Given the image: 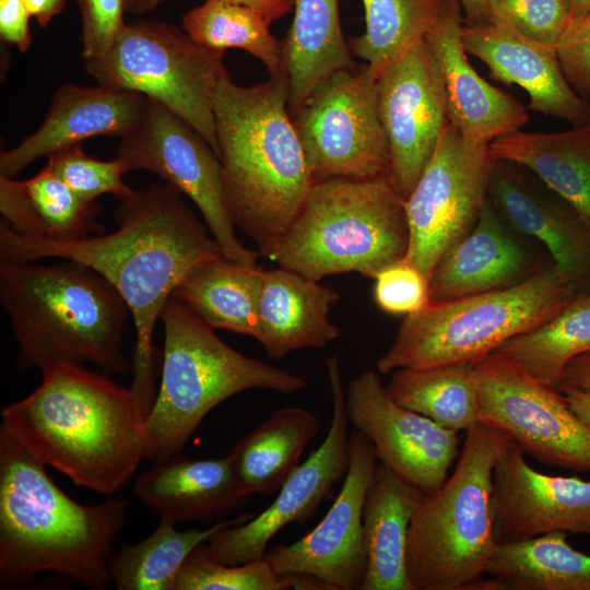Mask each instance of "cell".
I'll use <instances>...</instances> for the list:
<instances>
[{
  "label": "cell",
  "instance_id": "37",
  "mask_svg": "<svg viewBox=\"0 0 590 590\" xmlns=\"http://www.w3.org/2000/svg\"><path fill=\"white\" fill-rule=\"evenodd\" d=\"M589 351L590 298L580 294L554 317L507 340L495 352L556 389L567 364Z\"/></svg>",
  "mask_w": 590,
  "mask_h": 590
},
{
  "label": "cell",
  "instance_id": "10",
  "mask_svg": "<svg viewBox=\"0 0 590 590\" xmlns=\"http://www.w3.org/2000/svg\"><path fill=\"white\" fill-rule=\"evenodd\" d=\"M224 54L197 44L172 24L137 20L126 24L108 54L85 60V70L97 84L163 104L192 126L219 156L213 95L220 80L228 75Z\"/></svg>",
  "mask_w": 590,
  "mask_h": 590
},
{
  "label": "cell",
  "instance_id": "22",
  "mask_svg": "<svg viewBox=\"0 0 590 590\" xmlns=\"http://www.w3.org/2000/svg\"><path fill=\"white\" fill-rule=\"evenodd\" d=\"M461 40L467 54L486 64L492 79L523 88L530 109L573 127L590 125V105L568 84L554 46L491 22L464 21Z\"/></svg>",
  "mask_w": 590,
  "mask_h": 590
},
{
  "label": "cell",
  "instance_id": "44",
  "mask_svg": "<svg viewBox=\"0 0 590 590\" xmlns=\"http://www.w3.org/2000/svg\"><path fill=\"white\" fill-rule=\"evenodd\" d=\"M555 50L568 84L590 105V13L570 20Z\"/></svg>",
  "mask_w": 590,
  "mask_h": 590
},
{
  "label": "cell",
  "instance_id": "29",
  "mask_svg": "<svg viewBox=\"0 0 590 590\" xmlns=\"http://www.w3.org/2000/svg\"><path fill=\"white\" fill-rule=\"evenodd\" d=\"M494 161L535 174L590 226V125L560 132L515 131L489 144Z\"/></svg>",
  "mask_w": 590,
  "mask_h": 590
},
{
  "label": "cell",
  "instance_id": "40",
  "mask_svg": "<svg viewBox=\"0 0 590 590\" xmlns=\"http://www.w3.org/2000/svg\"><path fill=\"white\" fill-rule=\"evenodd\" d=\"M47 158L45 167L87 202H95L106 193L121 199L133 191L122 179L130 170L119 157L111 161L97 160L85 154L80 144H75L58 150Z\"/></svg>",
  "mask_w": 590,
  "mask_h": 590
},
{
  "label": "cell",
  "instance_id": "19",
  "mask_svg": "<svg viewBox=\"0 0 590 590\" xmlns=\"http://www.w3.org/2000/svg\"><path fill=\"white\" fill-rule=\"evenodd\" d=\"M491 507L497 545L554 531L590 538V481L536 471L511 440L494 467Z\"/></svg>",
  "mask_w": 590,
  "mask_h": 590
},
{
  "label": "cell",
  "instance_id": "43",
  "mask_svg": "<svg viewBox=\"0 0 590 590\" xmlns=\"http://www.w3.org/2000/svg\"><path fill=\"white\" fill-rule=\"evenodd\" d=\"M81 12V43L84 60L108 54L121 36L126 24L125 0H78Z\"/></svg>",
  "mask_w": 590,
  "mask_h": 590
},
{
  "label": "cell",
  "instance_id": "8",
  "mask_svg": "<svg viewBox=\"0 0 590 590\" xmlns=\"http://www.w3.org/2000/svg\"><path fill=\"white\" fill-rule=\"evenodd\" d=\"M582 293L552 263L507 287L427 303L403 318L377 361L378 373L475 363L551 319Z\"/></svg>",
  "mask_w": 590,
  "mask_h": 590
},
{
  "label": "cell",
  "instance_id": "12",
  "mask_svg": "<svg viewBox=\"0 0 590 590\" xmlns=\"http://www.w3.org/2000/svg\"><path fill=\"white\" fill-rule=\"evenodd\" d=\"M489 145L470 143L449 122L404 199L409 247L402 261L429 282L441 257L474 226L488 199Z\"/></svg>",
  "mask_w": 590,
  "mask_h": 590
},
{
  "label": "cell",
  "instance_id": "26",
  "mask_svg": "<svg viewBox=\"0 0 590 590\" xmlns=\"http://www.w3.org/2000/svg\"><path fill=\"white\" fill-rule=\"evenodd\" d=\"M528 269L527 253L507 234L487 199L473 228L437 263L428 282V303L507 287Z\"/></svg>",
  "mask_w": 590,
  "mask_h": 590
},
{
  "label": "cell",
  "instance_id": "14",
  "mask_svg": "<svg viewBox=\"0 0 590 590\" xmlns=\"http://www.w3.org/2000/svg\"><path fill=\"white\" fill-rule=\"evenodd\" d=\"M120 139L117 157L130 172L144 169L162 177L198 208L225 258L257 264L259 253L237 238L225 208L220 157L192 126L148 98L140 123Z\"/></svg>",
  "mask_w": 590,
  "mask_h": 590
},
{
  "label": "cell",
  "instance_id": "16",
  "mask_svg": "<svg viewBox=\"0 0 590 590\" xmlns=\"http://www.w3.org/2000/svg\"><path fill=\"white\" fill-rule=\"evenodd\" d=\"M390 154L389 179L405 199L450 122L441 69L424 39L377 80Z\"/></svg>",
  "mask_w": 590,
  "mask_h": 590
},
{
  "label": "cell",
  "instance_id": "21",
  "mask_svg": "<svg viewBox=\"0 0 590 590\" xmlns=\"http://www.w3.org/2000/svg\"><path fill=\"white\" fill-rule=\"evenodd\" d=\"M463 23L459 0H446L425 40L444 75L450 122L470 143L489 145L520 130L529 114L516 97L488 83L471 66L461 40Z\"/></svg>",
  "mask_w": 590,
  "mask_h": 590
},
{
  "label": "cell",
  "instance_id": "23",
  "mask_svg": "<svg viewBox=\"0 0 590 590\" xmlns=\"http://www.w3.org/2000/svg\"><path fill=\"white\" fill-rule=\"evenodd\" d=\"M134 495L174 524L226 516L248 498L227 457L193 459L181 452L153 461L138 475Z\"/></svg>",
  "mask_w": 590,
  "mask_h": 590
},
{
  "label": "cell",
  "instance_id": "30",
  "mask_svg": "<svg viewBox=\"0 0 590 590\" xmlns=\"http://www.w3.org/2000/svg\"><path fill=\"white\" fill-rule=\"evenodd\" d=\"M293 10L282 42L290 114L322 80L342 69L354 70L355 64L342 34L339 0H294Z\"/></svg>",
  "mask_w": 590,
  "mask_h": 590
},
{
  "label": "cell",
  "instance_id": "6",
  "mask_svg": "<svg viewBox=\"0 0 590 590\" xmlns=\"http://www.w3.org/2000/svg\"><path fill=\"white\" fill-rule=\"evenodd\" d=\"M161 319L162 380L144 420L148 460L181 452L203 418L235 394L251 389L293 394L306 386L303 377L227 345L174 294Z\"/></svg>",
  "mask_w": 590,
  "mask_h": 590
},
{
  "label": "cell",
  "instance_id": "15",
  "mask_svg": "<svg viewBox=\"0 0 590 590\" xmlns=\"http://www.w3.org/2000/svg\"><path fill=\"white\" fill-rule=\"evenodd\" d=\"M332 400V415L323 441L300 463L279 488L272 504L240 524L215 532L206 542L209 556L222 564L238 565L264 557L268 544L292 522H306L332 494L345 475L350 459V436L345 387L338 355L326 358Z\"/></svg>",
  "mask_w": 590,
  "mask_h": 590
},
{
  "label": "cell",
  "instance_id": "50",
  "mask_svg": "<svg viewBox=\"0 0 590 590\" xmlns=\"http://www.w3.org/2000/svg\"><path fill=\"white\" fill-rule=\"evenodd\" d=\"M467 23H485L484 0H459Z\"/></svg>",
  "mask_w": 590,
  "mask_h": 590
},
{
  "label": "cell",
  "instance_id": "45",
  "mask_svg": "<svg viewBox=\"0 0 590 590\" xmlns=\"http://www.w3.org/2000/svg\"><path fill=\"white\" fill-rule=\"evenodd\" d=\"M30 13L21 0H0V35L22 52L32 44Z\"/></svg>",
  "mask_w": 590,
  "mask_h": 590
},
{
  "label": "cell",
  "instance_id": "49",
  "mask_svg": "<svg viewBox=\"0 0 590 590\" xmlns=\"http://www.w3.org/2000/svg\"><path fill=\"white\" fill-rule=\"evenodd\" d=\"M564 393L571 410L590 426V391L578 389H564Z\"/></svg>",
  "mask_w": 590,
  "mask_h": 590
},
{
  "label": "cell",
  "instance_id": "1",
  "mask_svg": "<svg viewBox=\"0 0 590 590\" xmlns=\"http://www.w3.org/2000/svg\"><path fill=\"white\" fill-rule=\"evenodd\" d=\"M110 234L56 241L24 236L0 222L1 261L57 258L85 264L104 276L127 303L135 329L130 387L142 416L156 398L160 355L155 324L165 304L196 266L223 256L206 225L168 184H153L119 199Z\"/></svg>",
  "mask_w": 590,
  "mask_h": 590
},
{
  "label": "cell",
  "instance_id": "13",
  "mask_svg": "<svg viewBox=\"0 0 590 590\" xmlns=\"http://www.w3.org/2000/svg\"><path fill=\"white\" fill-rule=\"evenodd\" d=\"M473 364L480 422L503 430L541 463L590 471V426L564 394L497 352Z\"/></svg>",
  "mask_w": 590,
  "mask_h": 590
},
{
  "label": "cell",
  "instance_id": "38",
  "mask_svg": "<svg viewBox=\"0 0 590 590\" xmlns=\"http://www.w3.org/2000/svg\"><path fill=\"white\" fill-rule=\"evenodd\" d=\"M269 25L260 12L221 0H205L182 16L185 33L197 44L219 51L245 50L273 75L283 70V54Z\"/></svg>",
  "mask_w": 590,
  "mask_h": 590
},
{
  "label": "cell",
  "instance_id": "18",
  "mask_svg": "<svg viewBox=\"0 0 590 590\" xmlns=\"http://www.w3.org/2000/svg\"><path fill=\"white\" fill-rule=\"evenodd\" d=\"M345 405L349 421L370 440L382 464L425 494L446 481L458 455V432L398 404L371 370L350 381Z\"/></svg>",
  "mask_w": 590,
  "mask_h": 590
},
{
  "label": "cell",
  "instance_id": "4",
  "mask_svg": "<svg viewBox=\"0 0 590 590\" xmlns=\"http://www.w3.org/2000/svg\"><path fill=\"white\" fill-rule=\"evenodd\" d=\"M128 502L108 496L84 505L68 496L0 427V580L30 582L51 571L95 590L111 585L110 563Z\"/></svg>",
  "mask_w": 590,
  "mask_h": 590
},
{
  "label": "cell",
  "instance_id": "17",
  "mask_svg": "<svg viewBox=\"0 0 590 590\" xmlns=\"http://www.w3.org/2000/svg\"><path fill=\"white\" fill-rule=\"evenodd\" d=\"M377 459L374 445L354 428L350 434L349 467L338 496L310 532L266 552L274 573L309 574L331 590L361 589L367 563L363 507Z\"/></svg>",
  "mask_w": 590,
  "mask_h": 590
},
{
  "label": "cell",
  "instance_id": "41",
  "mask_svg": "<svg viewBox=\"0 0 590 590\" xmlns=\"http://www.w3.org/2000/svg\"><path fill=\"white\" fill-rule=\"evenodd\" d=\"M486 21L554 46L571 17L566 0H484Z\"/></svg>",
  "mask_w": 590,
  "mask_h": 590
},
{
  "label": "cell",
  "instance_id": "48",
  "mask_svg": "<svg viewBox=\"0 0 590 590\" xmlns=\"http://www.w3.org/2000/svg\"><path fill=\"white\" fill-rule=\"evenodd\" d=\"M31 16L39 26L45 27L51 19L61 12L66 0H21Z\"/></svg>",
  "mask_w": 590,
  "mask_h": 590
},
{
  "label": "cell",
  "instance_id": "51",
  "mask_svg": "<svg viewBox=\"0 0 590 590\" xmlns=\"http://www.w3.org/2000/svg\"><path fill=\"white\" fill-rule=\"evenodd\" d=\"M164 0H125L126 11L142 14L156 8Z\"/></svg>",
  "mask_w": 590,
  "mask_h": 590
},
{
  "label": "cell",
  "instance_id": "53",
  "mask_svg": "<svg viewBox=\"0 0 590 590\" xmlns=\"http://www.w3.org/2000/svg\"><path fill=\"white\" fill-rule=\"evenodd\" d=\"M585 296H587L588 298H590V288L588 291H586L585 293H582Z\"/></svg>",
  "mask_w": 590,
  "mask_h": 590
},
{
  "label": "cell",
  "instance_id": "34",
  "mask_svg": "<svg viewBox=\"0 0 590 590\" xmlns=\"http://www.w3.org/2000/svg\"><path fill=\"white\" fill-rule=\"evenodd\" d=\"M255 514L225 519L206 529L179 531L160 517L155 530L133 544H121L110 563L111 585L117 590H173L188 555L215 532L248 521Z\"/></svg>",
  "mask_w": 590,
  "mask_h": 590
},
{
  "label": "cell",
  "instance_id": "52",
  "mask_svg": "<svg viewBox=\"0 0 590 590\" xmlns=\"http://www.w3.org/2000/svg\"><path fill=\"white\" fill-rule=\"evenodd\" d=\"M571 19L590 13V0H566Z\"/></svg>",
  "mask_w": 590,
  "mask_h": 590
},
{
  "label": "cell",
  "instance_id": "31",
  "mask_svg": "<svg viewBox=\"0 0 590 590\" xmlns=\"http://www.w3.org/2000/svg\"><path fill=\"white\" fill-rule=\"evenodd\" d=\"M320 428L317 415L304 408L274 411L243 437L226 456L245 495H270L300 464L306 446Z\"/></svg>",
  "mask_w": 590,
  "mask_h": 590
},
{
  "label": "cell",
  "instance_id": "47",
  "mask_svg": "<svg viewBox=\"0 0 590 590\" xmlns=\"http://www.w3.org/2000/svg\"><path fill=\"white\" fill-rule=\"evenodd\" d=\"M240 4L260 12L270 23L293 10L294 0H221Z\"/></svg>",
  "mask_w": 590,
  "mask_h": 590
},
{
  "label": "cell",
  "instance_id": "25",
  "mask_svg": "<svg viewBox=\"0 0 590 590\" xmlns=\"http://www.w3.org/2000/svg\"><path fill=\"white\" fill-rule=\"evenodd\" d=\"M339 293L320 281L276 268L262 275L258 321L267 354L281 359L302 349H321L340 337L329 319Z\"/></svg>",
  "mask_w": 590,
  "mask_h": 590
},
{
  "label": "cell",
  "instance_id": "32",
  "mask_svg": "<svg viewBox=\"0 0 590 590\" xmlns=\"http://www.w3.org/2000/svg\"><path fill=\"white\" fill-rule=\"evenodd\" d=\"M264 270L224 256L190 270L173 293L212 329L258 341V302Z\"/></svg>",
  "mask_w": 590,
  "mask_h": 590
},
{
  "label": "cell",
  "instance_id": "36",
  "mask_svg": "<svg viewBox=\"0 0 590 590\" xmlns=\"http://www.w3.org/2000/svg\"><path fill=\"white\" fill-rule=\"evenodd\" d=\"M365 30L352 38L350 49L378 79L437 23L446 0H361Z\"/></svg>",
  "mask_w": 590,
  "mask_h": 590
},
{
  "label": "cell",
  "instance_id": "28",
  "mask_svg": "<svg viewBox=\"0 0 590 590\" xmlns=\"http://www.w3.org/2000/svg\"><path fill=\"white\" fill-rule=\"evenodd\" d=\"M98 211L47 167L26 180L0 176L2 220L21 235L56 241L99 235Z\"/></svg>",
  "mask_w": 590,
  "mask_h": 590
},
{
  "label": "cell",
  "instance_id": "7",
  "mask_svg": "<svg viewBox=\"0 0 590 590\" xmlns=\"http://www.w3.org/2000/svg\"><path fill=\"white\" fill-rule=\"evenodd\" d=\"M408 247L404 199L389 176L331 178L312 184L269 258L316 281L346 272L375 280Z\"/></svg>",
  "mask_w": 590,
  "mask_h": 590
},
{
  "label": "cell",
  "instance_id": "2",
  "mask_svg": "<svg viewBox=\"0 0 590 590\" xmlns=\"http://www.w3.org/2000/svg\"><path fill=\"white\" fill-rule=\"evenodd\" d=\"M42 384L1 411L2 424L34 458L106 497L145 458L144 417L130 388L81 365L54 364Z\"/></svg>",
  "mask_w": 590,
  "mask_h": 590
},
{
  "label": "cell",
  "instance_id": "9",
  "mask_svg": "<svg viewBox=\"0 0 590 590\" xmlns=\"http://www.w3.org/2000/svg\"><path fill=\"white\" fill-rule=\"evenodd\" d=\"M510 438L479 422L467 430L453 473L425 494L410 523L406 570L413 590H471L497 543L491 496L493 471Z\"/></svg>",
  "mask_w": 590,
  "mask_h": 590
},
{
  "label": "cell",
  "instance_id": "46",
  "mask_svg": "<svg viewBox=\"0 0 590 590\" xmlns=\"http://www.w3.org/2000/svg\"><path fill=\"white\" fill-rule=\"evenodd\" d=\"M556 389L590 391V351L578 355L567 364Z\"/></svg>",
  "mask_w": 590,
  "mask_h": 590
},
{
  "label": "cell",
  "instance_id": "3",
  "mask_svg": "<svg viewBox=\"0 0 590 590\" xmlns=\"http://www.w3.org/2000/svg\"><path fill=\"white\" fill-rule=\"evenodd\" d=\"M288 81L281 70L262 83H217L213 113L225 208L269 257L298 215L314 184L288 111Z\"/></svg>",
  "mask_w": 590,
  "mask_h": 590
},
{
  "label": "cell",
  "instance_id": "5",
  "mask_svg": "<svg viewBox=\"0 0 590 590\" xmlns=\"http://www.w3.org/2000/svg\"><path fill=\"white\" fill-rule=\"evenodd\" d=\"M0 302L19 345L20 369L90 363L109 376L132 370L122 351L130 309L90 267L0 261Z\"/></svg>",
  "mask_w": 590,
  "mask_h": 590
},
{
  "label": "cell",
  "instance_id": "39",
  "mask_svg": "<svg viewBox=\"0 0 590 590\" xmlns=\"http://www.w3.org/2000/svg\"><path fill=\"white\" fill-rule=\"evenodd\" d=\"M173 590H285L266 557L238 565L212 559L200 543L188 555Z\"/></svg>",
  "mask_w": 590,
  "mask_h": 590
},
{
  "label": "cell",
  "instance_id": "24",
  "mask_svg": "<svg viewBox=\"0 0 590 590\" xmlns=\"http://www.w3.org/2000/svg\"><path fill=\"white\" fill-rule=\"evenodd\" d=\"M488 197L514 227L545 245L583 293L590 288V226L565 200L540 194L504 161L494 162Z\"/></svg>",
  "mask_w": 590,
  "mask_h": 590
},
{
  "label": "cell",
  "instance_id": "27",
  "mask_svg": "<svg viewBox=\"0 0 590 590\" xmlns=\"http://www.w3.org/2000/svg\"><path fill=\"white\" fill-rule=\"evenodd\" d=\"M425 493L377 465L363 507L366 571L359 590H413L406 570L411 520Z\"/></svg>",
  "mask_w": 590,
  "mask_h": 590
},
{
  "label": "cell",
  "instance_id": "35",
  "mask_svg": "<svg viewBox=\"0 0 590 590\" xmlns=\"http://www.w3.org/2000/svg\"><path fill=\"white\" fill-rule=\"evenodd\" d=\"M398 404L451 430H468L479 420V393L473 363L426 369H396L385 386Z\"/></svg>",
  "mask_w": 590,
  "mask_h": 590
},
{
  "label": "cell",
  "instance_id": "33",
  "mask_svg": "<svg viewBox=\"0 0 590 590\" xmlns=\"http://www.w3.org/2000/svg\"><path fill=\"white\" fill-rule=\"evenodd\" d=\"M567 536L554 531L497 545L486 574L506 590H590V556L574 548Z\"/></svg>",
  "mask_w": 590,
  "mask_h": 590
},
{
  "label": "cell",
  "instance_id": "20",
  "mask_svg": "<svg viewBox=\"0 0 590 590\" xmlns=\"http://www.w3.org/2000/svg\"><path fill=\"white\" fill-rule=\"evenodd\" d=\"M146 99L102 84L61 85L42 125L15 148L1 152L0 176L14 178L36 160L93 137H125L140 123Z\"/></svg>",
  "mask_w": 590,
  "mask_h": 590
},
{
  "label": "cell",
  "instance_id": "11",
  "mask_svg": "<svg viewBox=\"0 0 590 590\" xmlns=\"http://www.w3.org/2000/svg\"><path fill=\"white\" fill-rule=\"evenodd\" d=\"M377 80L366 63L335 71L290 114L314 182L389 176Z\"/></svg>",
  "mask_w": 590,
  "mask_h": 590
},
{
  "label": "cell",
  "instance_id": "42",
  "mask_svg": "<svg viewBox=\"0 0 590 590\" xmlns=\"http://www.w3.org/2000/svg\"><path fill=\"white\" fill-rule=\"evenodd\" d=\"M374 299L388 314L408 316L428 303V282L414 267L400 261L376 276Z\"/></svg>",
  "mask_w": 590,
  "mask_h": 590
}]
</instances>
